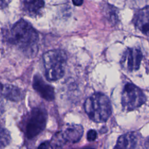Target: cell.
I'll return each instance as SVG.
<instances>
[{
	"label": "cell",
	"mask_w": 149,
	"mask_h": 149,
	"mask_svg": "<svg viewBox=\"0 0 149 149\" xmlns=\"http://www.w3.org/2000/svg\"><path fill=\"white\" fill-rule=\"evenodd\" d=\"M132 22L137 30L145 36H149V5L137 10Z\"/></svg>",
	"instance_id": "7"
},
{
	"label": "cell",
	"mask_w": 149,
	"mask_h": 149,
	"mask_svg": "<svg viewBox=\"0 0 149 149\" xmlns=\"http://www.w3.org/2000/svg\"><path fill=\"white\" fill-rule=\"evenodd\" d=\"M66 143L61 131H59L53 136L50 145L52 149H62Z\"/></svg>",
	"instance_id": "14"
},
{
	"label": "cell",
	"mask_w": 149,
	"mask_h": 149,
	"mask_svg": "<svg viewBox=\"0 0 149 149\" xmlns=\"http://www.w3.org/2000/svg\"><path fill=\"white\" fill-rule=\"evenodd\" d=\"M33 87L45 100L50 101L55 98V92L53 87L47 83L38 74L33 77Z\"/></svg>",
	"instance_id": "8"
},
{
	"label": "cell",
	"mask_w": 149,
	"mask_h": 149,
	"mask_svg": "<svg viewBox=\"0 0 149 149\" xmlns=\"http://www.w3.org/2000/svg\"><path fill=\"white\" fill-rule=\"evenodd\" d=\"M42 60L44 74L48 80L56 81L63 76L67 61V55L63 50H49L43 55Z\"/></svg>",
	"instance_id": "3"
},
{
	"label": "cell",
	"mask_w": 149,
	"mask_h": 149,
	"mask_svg": "<svg viewBox=\"0 0 149 149\" xmlns=\"http://www.w3.org/2000/svg\"><path fill=\"white\" fill-rule=\"evenodd\" d=\"M1 148L2 149L3 147L7 146L10 143L11 137L9 132L4 128L1 129V139H0Z\"/></svg>",
	"instance_id": "15"
},
{
	"label": "cell",
	"mask_w": 149,
	"mask_h": 149,
	"mask_svg": "<svg viewBox=\"0 0 149 149\" xmlns=\"http://www.w3.org/2000/svg\"><path fill=\"white\" fill-rule=\"evenodd\" d=\"M142 59L143 54L139 48H127L123 52L120 62L125 70L133 72L139 69Z\"/></svg>",
	"instance_id": "6"
},
{
	"label": "cell",
	"mask_w": 149,
	"mask_h": 149,
	"mask_svg": "<svg viewBox=\"0 0 149 149\" xmlns=\"http://www.w3.org/2000/svg\"><path fill=\"white\" fill-rule=\"evenodd\" d=\"M7 40L27 55H33L38 50V34L32 25L23 19L19 20L13 25Z\"/></svg>",
	"instance_id": "1"
},
{
	"label": "cell",
	"mask_w": 149,
	"mask_h": 149,
	"mask_svg": "<svg viewBox=\"0 0 149 149\" xmlns=\"http://www.w3.org/2000/svg\"><path fill=\"white\" fill-rule=\"evenodd\" d=\"M73 5L75 6H81L83 3V0H72Z\"/></svg>",
	"instance_id": "18"
},
{
	"label": "cell",
	"mask_w": 149,
	"mask_h": 149,
	"mask_svg": "<svg viewBox=\"0 0 149 149\" xmlns=\"http://www.w3.org/2000/svg\"><path fill=\"white\" fill-rule=\"evenodd\" d=\"M1 94L5 98L15 102L20 101L24 97L23 92L20 88L11 84H2Z\"/></svg>",
	"instance_id": "12"
},
{
	"label": "cell",
	"mask_w": 149,
	"mask_h": 149,
	"mask_svg": "<svg viewBox=\"0 0 149 149\" xmlns=\"http://www.w3.org/2000/svg\"><path fill=\"white\" fill-rule=\"evenodd\" d=\"M97 136V132L94 129H90L87 132V139L89 141H94Z\"/></svg>",
	"instance_id": "16"
},
{
	"label": "cell",
	"mask_w": 149,
	"mask_h": 149,
	"mask_svg": "<svg viewBox=\"0 0 149 149\" xmlns=\"http://www.w3.org/2000/svg\"><path fill=\"white\" fill-rule=\"evenodd\" d=\"M146 100L145 94L139 87L132 83H127L125 85L122 93L121 102L125 110H134L144 104Z\"/></svg>",
	"instance_id": "4"
},
{
	"label": "cell",
	"mask_w": 149,
	"mask_h": 149,
	"mask_svg": "<svg viewBox=\"0 0 149 149\" xmlns=\"http://www.w3.org/2000/svg\"><path fill=\"white\" fill-rule=\"evenodd\" d=\"M49 146V143L48 141H45L41 143L39 146L38 147L37 149H48Z\"/></svg>",
	"instance_id": "17"
},
{
	"label": "cell",
	"mask_w": 149,
	"mask_h": 149,
	"mask_svg": "<svg viewBox=\"0 0 149 149\" xmlns=\"http://www.w3.org/2000/svg\"><path fill=\"white\" fill-rule=\"evenodd\" d=\"M145 147L146 149H149V137L146 139L145 143H144Z\"/></svg>",
	"instance_id": "19"
},
{
	"label": "cell",
	"mask_w": 149,
	"mask_h": 149,
	"mask_svg": "<svg viewBox=\"0 0 149 149\" xmlns=\"http://www.w3.org/2000/svg\"><path fill=\"white\" fill-rule=\"evenodd\" d=\"M140 139V134L137 132H128L118 138L113 149H138Z\"/></svg>",
	"instance_id": "9"
},
{
	"label": "cell",
	"mask_w": 149,
	"mask_h": 149,
	"mask_svg": "<svg viewBox=\"0 0 149 149\" xmlns=\"http://www.w3.org/2000/svg\"><path fill=\"white\" fill-rule=\"evenodd\" d=\"M107 20L112 24H116L118 21L117 9L111 5L107 4L104 6L103 10Z\"/></svg>",
	"instance_id": "13"
},
{
	"label": "cell",
	"mask_w": 149,
	"mask_h": 149,
	"mask_svg": "<svg viewBox=\"0 0 149 149\" xmlns=\"http://www.w3.org/2000/svg\"><path fill=\"white\" fill-rule=\"evenodd\" d=\"M84 110L89 118L95 122H106L112 113V106L108 97L101 93H95L86 100Z\"/></svg>",
	"instance_id": "2"
},
{
	"label": "cell",
	"mask_w": 149,
	"mask_h": 149,
	"mask_svg": "<svg viewBox=\"0 0 149 149\" xmlns=\"http://www.w3.org/2000/svg\"><path fill=\"white\" fill-rule=\"evenodd\" d=\"M44 6V0H22L23 10L31 17H36L39 15Z\"/></svg>",
	"instance_id": "11"
},
{
	"label": "cell",
	"mask_w": 149,
	"mask_h": 149,
	"mask_svg": "<svg viewBox=\"0 0 149 149\" xmlns=\"http://www.w3.org/2000/svg\"><path fill=\"white\" fill-rule=\"evenodd\" d=\"M83 127L80 125H68L61 130L67 143H76L81 138L83 134Z\"/></svg>",
	"instance_id": "10"
},
{
	"label": "cell",
	"mask_w": 149,
	"mask_h": 149,
	"mask_svg": "<svg viewBox=\"0 0 149 149\" xmlns=\"http://www.w3.org/2000/svg\"><path fill=\"white\" fill-rule=\"evenodd\" d=\"M47 115L42 108H34L29 116L26 126V135L31 139L40 134L45 128L47 123Z\"/></svg>",
	"instance_id": "5"
}]
</instances>
